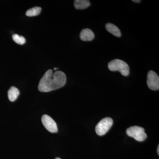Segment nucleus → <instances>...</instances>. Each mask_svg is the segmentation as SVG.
Instances as JSON below:
<instances>
[{
	"label": "nucleus",
	"instance_id": "1",
	"mask_svg": "<svg viewBox=\"0 0 159 159\" xmlns=\"http://www.w3.org/2000/svg\"><path fill=\"white\" fill-rule=\"evenodd\" d=\"M66 81V74L62 71H57L53 73L52 70H49L40 80L38 89L41 92L55 90L65 85Z\"/></svg>",
	"mask_w": 159,
	"mask_h": 159
},
{
	"label": "nucleus",
	"instance_id": "2",
	"mask_svg": "<svg viewBox=\"0 0 159 159\" xmlns=\"http://www.w3.org/2000/svg\"><path fill=\"white\" fill-rule=\"evenodd\" d=\"M108 68L111 71H119L124 76L129 74V67L128 65L122 60L114 59L108 63Z\"/></svg>",
	"mask_w": 159,
	"mask_h": 159
},
{
	"label": "nucleus",
	"instance_id": "3",
	"mask_svg": "<svg viewBox=\"0 0 159 159\" xmlns=\"http://www.w3.org/2000/svg\"><path fill=\"white\" fill-rule=\"evenodd\" d=\"M126 134L129 136L133 138L137 141L143 142L147 138L145 129L139 126H133L127 129Z\"/></svg>",
	"mask_w": 159,
	"mask_h": 159
},
{
	"label": "nucleus",
	"instance_id": "4",
	"mask_svg": "<svg viewBox=\"0 0 159 159\" xmlns=\"http://www.w3.org/2000/svg\"><path fill=\"white\" fill-rule=\"evenodd\" d=\"M113 123V121L109 117L104 118L97 124L96 127V132L97 134L102 136L105 134L109 130Z\"/></svg>",
	"mask_w": 159,
	"mask_h": 159
},
{
	"label": "nucleus",
	"instance_id": "5",
	"mask_svg": "<svg viewBox=\"0 0 159 159\" xmlns=\"http://www.w3.org/2000/svg\"><path fill=\"white\" fill-rule=\"evenodd\" d=\"M147 84L148 87L152 90L156 91L159 89V77L156 72L149 71L147 75Z\"/></svg>",
	"mask_w": 159,
	"mask_h": 159
},
{
	"label": "nucleus",
	"instance_id": "6",
	"mask_svg": "<svg viewBox=\"0 0 159 159\" xmlns=\"http://www.w3.org/2000/svg\"><path fill=\"white\" fill-rule=\"evenodd\" d=\"M42 122L47 130L52 133H56L58 131L57 124L51 117L44 115L42 117Z\"/></svg>",
	"mask_w": 159,
	"mask_h": 159
},
{
	"label": "nucleus",
	"instance_id": "7",
	"mask_svg": "<svg viewBox=\"0 0 159 159\" xmlns=\"http://www.w3.org/2000/svg\"><path fill=\"white\" fill-rule=\"evenodd\" d=\"M80 38L83 41H91L95 38V34L91 29H84L80 32Z\"/></svg>",
	"mask_w": 159,
	"mask_h": 159
},
{
	"label": "nucleus",
	"instance_id": "8",
	"mask_svg": "<svg viewBox=\"0 0 159 159\" xmlns=\"http://www.w3.org/2000/svg\"><path fill=\"white\" fill-rule=\"evenodd\" d=\"M106 29L108 32L112 34L114 36L117 37H121V31L118 27L113 24L107 23L106 25Z\"/></svg>",
	"mask_w": 159,
	"mask_h": 159
},
{
	"label": "nucleus",
	"instance_id": "9",
	"mask_svg": "<svg viewBox=\"0 0 159 159\" xmlns=\"http://www.w3.org/2000/svg\"><path fill=\"white\" fill-rule=\"evenodd\" d=\"M91 3L89 0H75L74 5L75 9H84L88 8L90 6Z\"/></svg>",
	"mask_w": 159,
	"mask_h": 159
},
{
	"label": "nucleus",
	"instance_id": "10",
	"mask_svg": "<svg viewBox=\"0 0 159 159\" xmlns=\"http://www.w3.org/2000/svg\"><path fill=\"white\" fill-rule=\"evenodd\" d=\"M20 95V91L18 89L14 86L11 87L8 92V96L9 100L13 102L17 99Z\"/></svg>",
	"mask_w": 159,
	"mask_h": 159
},
{
	"label": "nucleus",
	"instance_id": "11",
	"mask_svg": "<svg viewBox=\"0 0 159 159\" xmlns=\"http://www.w3.org/2000/svg\"><path fill=\"white\" fill-rule=\"evenodd\" d=\"M42 9L41 7H34V8L27 10L26 12V15L28 16H34L39 15Z\"/></svg>",
	"mask_w": 159,
	"mask_h": 159
},
{
	"label": "nucleus",
	"instance_id": "12",
	"mask_svg": "<svg viewBox=\"0 0 159 159\" xmlns=\"http://www.w3.org/2000/svg\"><path fill=\"white\" fill-rule=\"evenodd\" d=\"M12 39L15 42L20 45H23L26 43V39L24 36H20L17 34H13Z\"/></svg>",
	"mask_w": 159,
	"mask_h": 159
},
{
	"label": "nucleus",
	"instance_id": "13",
	"mask_svg": "<svg viewBox=\"0 0 159 159\" xmlns=\"http://www.w3.org/2000/svg\"><path fill=\"white\" fill-rule=\"evenodd\" d=\"M133 2H134L136 3H140L141 1H139V0H133L132 1Z\"/></svg>",
	"mask_w": 159,
	"mask_h": 159
},
{
	"label": "nucleus",
	"instance_id": "14",
	"mask_svg": "<svg viewBox=\"0 0 159 159\" xmlns=\"http://www.w3.org/2000/svg\"><path fill=\"white\" fill-rule=\"evenodd\" d=\"M157 153H158V155H159V145H158V146Z\"/></svg>",
	"mask_w": 159,
	"mask_h": 159
},
{
	"label": "nucleus",
	"instance_id": "15",
	"mask_svg": "<svg viewBox=\"0 0 159 159\" xmlns=\"http://www.w3.org/2000/svg\"><path fill=\"white\" fill-rule=\"evenodd\" d=\"M58 68H54V70H57V69H58Z\"/></svg>",
	"mask_w": 159,
	"mask_h": 159
},
{
	"label": "nucleus",
	"instance_id": "16",
	"mask_svg": "<svg viewBox=\"0 0 159 159\" xmlns=\"http://www.w3.org/2000/svg\"><path fill=\"white\" fill-rule=\"evenodd\" d=\"M55 159H61L60 158H59V157H57V158H55Z\"/></svg>",
	"mask_w": 159,
	"mask_h": 159
}]
</instances>
